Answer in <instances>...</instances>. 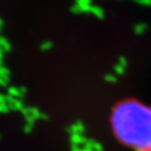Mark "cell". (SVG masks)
Here are the masks:
<instances>
[{"instance_id":"1","label":"cell","mask_w":151,"mask_h":151,"mask_svg":"<svg viewBox=\"0 0 151 151\" xmlns=\"http://www.w3.org/2000/svg\"><path fill=\"white\" fill-rule=\"evenodd\" d=\"M110 124L122 143L137 151H151V105L137 99H124L113 106Z\"/></svg>"}]
</instances>
